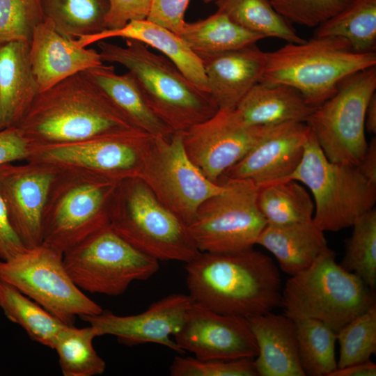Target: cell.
I'll return each instance as SVG.
<instances>
[{
	"mask_svg": "<svg viewBox=\"0 0 376 376\" xmlns=\"http://www.w3.org/2000/svg\"><path fill=\"white\" fill-rule=\"evenodd\" d=\"M258 353V376H305L301 368L295 320L273 311L247 318Z\"/></svg>",
	"mask_w": 376,
	"mask_h": 376,
	"instance_id": "22",
	"label": "cell"
},
{
	"mask_svg": "<svg viewBox=\"0 0 376 376\" xmlns=\"http://www.w3.org/2000/svg\"><path fill=\"white\" fill-rule=\"evenodd\" d=\"M40 93L29 57V42L0 47V130L17 127Z\"/></svg>",
	"mask_w": 376,
	"mask_h": 376,
	"instance_id": "23",
	"label": "cell"
},
{
	"mask_svg": "<svg viewBox=\"0 0 376 376\" xmlns=\"http://www.w3.org/2000/svg\"><path fill=\"white\" fill-rule=\"evenodd\" d=\"M44 19L40 0H0V47L15 40L30 42Z\"/></svg>",
	"mask_w": 376,
	"mask_h": 376,
	"instance_id": "38",
	"label": "cell"
},
{
	"mask_svg": "<svg viewBox=\"0 0 376 376\" xmlns=\"http://www.w3.org/2000/svg\"><path fill=\"white\" fill-rule=\"evenodd\" d=\"M298 352L305 376H329L337 368L336 332L315 319L295 320Z\"/></svg>",
	"mask_w": 376,
	"mask_h": 376,
	"instance_id": "34",
	"label": "cell"
},
{
	"mask_svg": "<svg viewBox=\"0 0 376 376\" xmlns=\"http://www.w3.org/2000/svg\"><path fill=\"white\" fill-rule=\"evenodd\" d=\"M258 208L269 225H285L313 219V199L301 182L286 180L258 187Z\"/></svg>",
	"mask_w": 376,
	"mask_h": 376,
	"instance_id": "29",
	"label": "cell"
},
{
	"mask_svg": "<svg viewBox=\"0 0 376 376\" xmlns=\"http://www.w3.org/2000/svg\"><path fill=\"white\" fill-rule=\"evenodd\" d=\"M290 24L316 27L336 15L352 0H268Z\"/></svg>",
	"mask_w": 376,
	"mask_h": 376,
	"instance_id": "40",
	"label": "cell"
},
{
	"mask_svg": "<svg viewBox=\"0 0 376 376\" xmlns=\"http://www.w3.org/2000/svg\"><path fill=\"white\" fill-rule=\"evenodd\" d=\"M152 136L132 128L76 142L33 146L26 161L88 171L119 182L137 178Z\"/></svg>",
	"mask_w": 376,
	"mask_h": 376,
	"instance_id": "14",
	"label": "cell"
},
{
	"mask_svg": "<svg viewBox=\"0 0 376 376\" xmlns=\"http://www.w3.org/2000/svg\"><path fill=\"white\" fill-rule=\"evenodd\" d=\"M190 0H152L147 19L178 36L185 24V14Z\"/></svg>",
	"mask_w": 376,
	"mask_h": 376,
	"instance_id": "41",
	"label": "cell"
},
{
	"mask_svg": "<svg viewBox=\"0 0 376 376\" xmlns=\"http://www.w3.org/2000/svg\"><path fill=\"white\" fill-rule=\"evenodd\" d=\"M373 66L376 52H355L342 37L313 36L267 52L260 81L291 86L316 108L335 93L345 77Z\"/></svg>",
	"mask_w": 376,
	"mask_h": 376,
	"instance_id": "4",
	"label": "cell"
},
{
	"mask_svg": "<svg viewBox=\"0 0 376 376\" xmlns=\"http://www.w3.org/2000/svg\"><path fill=\"white\" fill-rule=\"evenodd\" d=\"M315 37L345 38L357 52H376V0H352L315 27Z\"/></svg>",
	"mask_w": 376,
	"mask_h": 376,
	"instance_id": "32",
	"label": "cell"
},
{
	"mask_svg": "<svg viewBox=\"0 0 376 376\" xmlns=\"http://www.w3.org/2000/svg\"><path fill=\"white\" fill-rule=\"evenodd\" d=\"M189 295L214 312L249 318L281 306L279 267L251 248L230 253L201 252L185 265Z\"/></svg>",
	"mask_w": 376,
	"mask_h": 376,
	"instance_id": "1",
	"label": "cell"
},
{
	"mask_svg": "<svg viewBox=\"0 0 376 376\" xmlns=\"http://www.w3.org/2000/svg\"><path fill=\"white\" fill-rule=\"evenodd\" d=\"M85 72L135 127L153 136L167 137L175 132L150 110L129 72L118 75L113 65L104 63Z\"/></svg>",
	"mask_w": 376,
	"mask_h": 376,
	"instance_id": "27",
	"label": "cell"
},
{
	"mask_svg": "<svg viewBox=\"0 0 376 376\" xmlns=\"http://www.w3.org/2000/svg\"><path fill=\"white\" fill-rule=\"evenodd\" d=\"M118 182L82 170L58 169L43 210L42 244L63 253L109 226Z\"/></svg>",
	"mask_w": 376,
	"mask_h": 376,
	"instance_id": "7",
	"label": "cell"
},
{
	"mask_svg": "<svg viewBox=\"0 0 376 376\" xmlns=\"http://www.w3.org/2000/svg\"><path fill=\"white\" fill-rule=\"evenodd\" d=\"M17 127L30 147L136 128L85 71L40 92Z\"/></svg>",
	"mask_w": 376,
	"mask_h": 376,
	"instance_id": "2",
	"label": "cell"
},
{
	"mask_svg": "<svg viewBox=\"0 0 376 376\" xmlns=\"http://www.w3.org/2000/svg\"><path fill=\"white\" fill-rule=\"evenodd\" d=\"M26 249L11 226L0 196V260H8Z\"/></svg>",
	"mask_w": 376,
	"mask_h": 376,
	"instance_id": "44",
	"label": "cell"
},
{
	"mask_svg": "<svg viewBox=\"0 0 376 376\" xmlns=\"http://www.w3.org/2000/svg\"><path fill=\"white\" fill-rule=\"evenodd\" d=\"M29 57L40 93L104 63L98 51L80 47L76 40L63 36L46 18L33 33Z\"/></svg>",
	"mask_w": 376,
	"mask_h": 376,
	"instance_id": "20",
	"label": "cell"
},
{
	"mask_svg": "<svg viewBox=\"0 0 376 376\" xmlns=\"http://www.w3.org/2000/svg\"><path fill=\"white\" fill-rule=\"evenodd\" d=\"M193 303L189 294L173 293L139 314L123 316L103 310L99 314L80 318L95 329L97 336H113L127 346L156 343L185 354L171 336L180 331Z\"/></svg>",
	"mask_w": 376,
	"mask_h": 376,
	"instance_id": "17",
	"label": "cell"
},
{
	"mask_svg": "<svg viewBox=\"0 0 376 376\" xmlns=\"http://www.w3.org/2000/svg\"><path fill=\"white\" fill-rule=\"evenodd\" d=\"M62 253L44 244L0 260V281L8 283L66 324L103 309L72 281Z\"/></svg>",
	"mask_w": 376,
	"mask_h": 376,
	"instance_id": "11",
	"label": "cell"
},
{
	"mask_svg": "<svg viewBox=\"0 0 376 376\" xmlns=\"http://www.w3.org/2000/svg\"><path fill=\"white\" fill-rule=\"evenodd\" d=\"M249 125H271L285 123H306L315 107L294 87L281 83L260 81L235 107Z\"/></svg>",
	"mask_w": 376,
	"mask_h": 376,
	"instance_id": "26",
	"label": "cell"
},
{
	"mask_svg": "<svg viewBox=\"0 0 376 376\" xmlns=\"http://www.w3.org/2000/svg\"><path fill=\"white\" fill-rule=\"evenodd\" d=\"M310 132L305 123L270 125L264 137L221 177L249 179L258 187L288 180L302 159Z\"/></svg>",
	"mask_w": 376,
	"mask_h": 376,
	"instance_id": "19",
	"label": "cell"
},
{
	"mask_svg": "<svg viewBox=\"0 0 376 376\" xmlns=\"http://www.w3.org/2000/svg\"><path fill=\"white\" fill-rule=\"evenodd\" d=\"M346 240L340 265L359 276L373 290L376 287V210L358 218Z\"/></svg>",
	"mask_w": 376,
	"mask_h": 376,
	"instance_id": "36",
	"label": "cell"
},
{
	"mask_svg": "<svg viewBox=\"0 0 376 376\" xmlns=\"http://www.w3.org/2000/svg\"><path fill=\"white\" fill-rule=\"evenodd\" d=\"M173 338L181 350L199 359H254L258 353L247 318L217 313L194 301Z\"/></svg>",
	"mask_w": 376,
	"mask_h": 376,
	"instance_id": "16",
	"label": "cell"
},
{
	"mask_svg": "<svg viewBox=\"0 0 376 376\" xmlns=\"http://www.w3.org/2000/svg\"><path fill=\"white\" fill-rule=\"evenodd\" d=\"M270 125H249L235 109H219L207 120L182 132L185 150L212 182L242 159L266 134Z\"/></svg>",
	"mask_w": 376,
	"mask_h": 376,
	"instance_id": "15",
	"label": "cell"
},
{
	"mask_svg": "<svg viewBox=\"0 0 376 376\" xmlns=\"http://www.w3.org/2000/svg\"><path fill=\"white\" fill-rule=\"evenodd\" d=\"M205 3L214 2L216 0H203Z\"/></svg>",
	"mask_w": 376,
	"mask_h": 376,
	"instance_id": "48",
	"label": "cell"
},
{
	"mask_svg": "<svg viewBox=\"0 0 376 376\" xmlns=\"http://www.w3.org/2000/svg\"><path fill=\"white\" fill-rule=\"evenodd\" d=\"M107 29H117L129 22L147 19L152 0H108Z\"/></svg>",
	"mask_w": 376,
	"mask_h": 376,
	"instance_id": "42",
	"label": "cell"
},
{
	"mask_svg": "<svg viewBox=\"0 0 376 376\" xmlns=\"http://www.w3.org/2000/svg\"><path fill=\"white\" fill-rule=\"evenodd\" d=\"M29 152L30 146L17 127L0 130V165L26 161Z\"/></svg>",
	"mask_w": 376,
	"mask_h": 376,
	"instance_id": "43",
	"label": "cell"
},
{
	"mask_svg": "<svg viewBox=\"0 0 376 376\" xmlns=\"http://www.w3.org/2000/svg\"><path fill=\"white\" fill-rule=\"evenodd\" d=\"M64 265L82 290L108 296L123 294L134 281L155 274L159 263L130 244L109 226L63 254Z\"/></svg>",
	"mask_w": 376,
	"mask_h": 376,
	"instance_id": "9",
	"label": "cell"
},
{
	"mask_svg": "<svg viewBox=\"0 0 376 376\" xmlns=\"http://www.w3.org/2000/svg\"><path fill=\"white\" fill-rule=\"evenodd\" d=\"M111 38L132 39L162 53L191 82L208 93L207 77L200 57L178 34L147 19L129 22L117 29L84 36L76 40L78 45H89Z\"/></svg>",
	"mask_w": 376,
	"mask_h": 376,
	"instance_id": "24",
	"label": "cell"
},
{
	"mask_svg": "<svg viewBox=\"0 0 376 376\" xmlns=\"http://www.w3.org/2000/svg\"><path fill=\"white\" fill-rule=\"evenodd\" d=\"M217 11L242 27L265 38H276L288 43L305 41L273 8L268 0H216Z\"/></svg>",
	"mask_w": 376,
	"mask_h": 376,
	"instance_id": "33",
	"label": "cell"
},
{
	"mask_svg": "<svg viewBox=\"0 0 376 376\" xmlns=\"http://www.w3.org/2000/svg\"><path fill=\"white\" fill-rule=\"evenodd\" d=\"M360 173L370 182L376 185V137L369 142L366 152L357 165Z\"/></svg>",
	"mask_w": 376,
	"mask_h": 376,
	"instance_id": "45",
	"label": "cell"
},
{
	"mask_svg": "<svg viewBox=\"0 0 376 376\" xmlns=\"http://www.w3.org/2000/svg\"><path fill=\"white\" fill-rule=\"evenodd\" d=\"M0 165V196L14 231L26 249L42 244V219L58 169L27 162Z\"/></svg>",
	"mask_w": 376,
	"mask_h": 376,
	"instance_id": "18",
	"label": "cell"
},
{
	"mask_svg": "<svg viewBox=\"0 0 376 376\" xmlns=\"http://www.w3.org/2000/svg\"><path fill=\"white\" fill-rule=\"evenodd\" d=\"M179 36L198 56L240 49L264 38L217 10L205 19L186 22Z\"/></svg>",
	"mask_w": 376,
	"mask_h": 376,
	"instance_id": "28",
	"label": "cell"
},
{
	"mask_svg": "<svg viewBox=\"0 0 376 376\" xmlns=\"http://www.w3.org/2000/svg\"><path fill=\"white\" fill-rule=\"evenodd\" d=\"M288 180H297L309 189L315 204L313 220L324 232L352 227L375 207L376 185L357 166L329 161L311 130L302 159Z\"/></svg>",
	"mask_w": 376,
	"mask_h": 376,
	"instance_id": "8",
	"label": "cell"
},
{
	"mask_svg": "<svg viewBox=\"0 0 376 376\" xmlns=\"http://www.w3.org/2000/svg\"><path fill=\"white\" fill-rule=\"evenodd\" d=\"M376 364L370 359L337 368L329 376H375Z\"/></svg>",
	"mask_w": 376,
	"mask_h": 376,
	"instance_id": "46",
	"label": "cell"
},
{
	"mask_svg": "<svg viewBox=\"0 0 376 376\" xmlns=\"http://www.w3.org/2000/svg\"><path fill=\"white\" fill-rule=\"evenodd\" d=\"M102 61L125 67L150 110L173 132H185L219 110L209 93L186 77L167 58L144 43L125 39V45L97 42Z\"/></svg>",
	"mask_w": 376,
	"mask_h": 376,
	"instance_id": "3",
	"label": "cell"
},
{
	"mask_svg": "<svg viewBox=\"0 0 376 376\" xmlns=\"http://www.w3.org/2000/svg\"><path fill=\"white\" fill-rule=\"evenodd\" d=\"M172 376H258L253 359H199L175 357L170 368Z\"/></svg>",
	"mask_w": 376,
	"mask_h": 376,
	"instance_id": "39",
	"label": "cell"
},
{
	"mask_svg": "<svg viewBox=\"0 0 376 376\" xmlns=\"http://www.w3.org/2000/svg\"><path fill=\"white\" fill-rule=\"evenodd\" d=\"M109 227L135 249L158 261L187 263L201 253L187 226L138 178L118 182L110 206Z\"/></svg>",
	"mask_w": 376,
	"mask_h": 376,
	"instance_id": "5",
	"label": "cell"
},
{
	"mask_svg": "<svg viewBox=\"0 0 376 376\" xmlns=\"http://www.w3.org/2000/svg\"><path fill=\"white\" fill-rule=\"evenodd\" d=\"M45 18L58 33L77 40L107 29L108 0H40Z\"/></svg>",
	"mask_w": 376,
	"mask_h": 376,
	"instance_id": "31",
	"label": "cell"
},
{
	"mask_svg": "<svg viewBox=\"0 0 376 376\" xmlns=\"http://www.w3.org/2000/svg\"><path fill=\"white\" fill-rule=\"evenodd\" d=\"M375 304V290L338 264L333 250L291 276L282 288L284 315L293 320H318L336 333Z\"/></svg>",
	"mask_w": 376,
	"mask_h": 376,
	"instance_id": "6",
	"label": "cell"
},
{
	"mask_svg": "<svg viewBox=\"0 0 376 376\" xmlns=\"http://www.w3.org/2000/svg\"><path fill=\"white\" fill-rule=\"evenodd\" d=\"M324 233L313 219L285 225L267 224L256 244L269 251L279 269L291 276L309 268L332 250Z\"/></svg>",
	"mask_w": 376,
	"mask_h": 376,
	"instance_id": "25",
	"label": "cell"
},
{
	"mask_svg": "<svg viewBox=\"0 0 376 376\" xmlns=\"http://www.w3.org/2000/svg\"><path fill=\"white\" fill-rule=\"evenodd\" d=\"M337 368L370 359L376 352V304L352 319L337 333Z\"/></svg>",
	"mask_w": 376,
	"mask_h": 376,
	"instance_id": "37",
	"label": "cell"
},
{
	"mask_svg": "<svg viewBox=\"0 0 376 376\" xmlns=\"http://www.w3.org/2000/svg\"><path fill=\"white\" fill-rule=\"evenodd\" d=\"M89 325L76 328L67 324L59 333L53 350L64 376H95L104 373L106 363L95 351L93 340L97 337Z\"/></svg>",
	"mask_w": 376,
	"mask_h": 376,
	"instance_id": "35",
	"label": "cell"
},
{
	"mask_svg": "<svg viewBox=\"0 0 376 376\" xmlns=\"http://www.w3.org/2000/svg\"><path fill=\"white\" fill-rule=\"evenodd\" d=\"M137 178L187 226L202 203L225 189L223 182L209 180L190 160L185 150L182 132L151 138Z\"/></svg>",
	"mask_w": 376,
	"mask_h": 376,
	"instance_id": "13",
	"label": "cell"
},
{
	"mask_svg": "<svg viewBox=\"0 0 376 376\" xmlns=\"http://www.w3.org/2000/svg\"><path fill=\"white\" fill-rule=\"evenodd\" d=\"M208 93L219 109H235L264 74L267 52L256 44L217 54L199 55Z\"/></svg>",
	"mask_w": 376,
	"mask_h": 376,
	"instance_id": "21",
	"label": "cell"
},
{
	"mask_svg": "<svg viewBox=\"0 0 376 376\" xmlns=\"http://www.w3.org/2000/svg\"><path fill=\"white\" fill-rule=\"evenodd\" d=\"M218 181L225 189L202 203L187 226L195 245L210 253L253 248L267 225L257 203L258 186L249 179Z\"/></svg>",
	"mask_w": 376,
	"mask_h": 376,
	"instance_id": "10",
	"label": "cell"
},
{
	"mask_svg": "<svg viewBox=\"0 0 376 376\" xmlns=\"http://www.w3.org/2000/svg\"><path fill=\"white\" fill-rule=\"evenodd\" d=\"M365 130L370 134H376V93L370 97L366 109Z\"/></svg>",
	"mask_w": 376,
	"mask_h": 376,
	"instance_id": "47",
	"label": "cell"
},
{
	"mask_svg": "<svg viewBox=\"0 0 376 376\" xmlns=\"http://www.w3.org/2000/svg\"><path fill=\"white\" fill-rule=\"evenodd\" d=\"M0 308L6 318L19 325L31 340L51 349L67 325L17 288L2 281Z\"/></svg>",
	"mask_w": 376,
	"mask_h": 376,
	"instance_id": "30",
	"label": "cell"
},
{
	"mask_svg": "<svg viewBox=\"0 0 376 376\" xmlns=\"http://www.w3.org/2000/svg\"><path fill=\"white\" fill-rule=\"evenodd\" d=\"M375 90L376 66L354 72L311 115L306 124L329 161L357 166L362 159L368 146L366 109Z\"/></svg>",
	"mask_w": 376,
	"mask_h": 376,
	"instance_id": "12",
	"label": "cell"
}]
</instances>
